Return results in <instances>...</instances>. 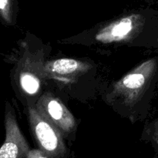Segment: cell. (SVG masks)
I'll use <instances>...</instances> for the list:
<instances>
[{
    "instance_id": "1",
    "label": "cell",
    "mask_w": 158,
    "mask_h": 158,
    "mask_svg": "<svg viewBox=\"0 0 158 158\" xmlns=\"http://www.w3.org/2000/svg\"><path fill=\"white\" fill-rule=\"evenodd\" d=\"M157 69V58L146 60L113 85L108 99L119 100L129 107L134 106L149 89Z\"/></svg>"
},
{
    "instance_id": "2",
    "label": "cell",
    "mask_w": 158,
    "mask_h": 158,
    "mask_svg": "<svg viewBox=\"0 0 158 158\" xmlns=\"http://www.w3.org/2000/svg\"><path fill=\"white\" fill-rule=\"evenodd\" d=\"M29 118L40 150L49 158H59L64 155L66 148L62 133L35 108H29Z\"/></svg>"
},
{
    "instance_id": "3",
    "label": "cell",
    "mask_w": 158,
    "mask_h": 158,
    "mask_svg": "<svg viewBox=\"0 0 158 158\" xmlns=\"http://www.w3.org/2000/svg\"><path fill=\"white\" fill-rule=\"evenodd\" d=\"M145 23L146 16L143 13H131L114 20L100 29L95 38L103 43L127 41L141 32Z\"/></svg>"
},
{
    "instance_id": "4",
    "label": "cell",
    "mask_w": 158,
    "mask_h": 158,
    "mask_svg": "<svg viewBox=\"0 0 158 158\" xmlns=\"http://www.w3.org/2000/svg\"><path fill=\"white\" fill-rule=\"evenodd\" d=\"M36 109L50 121L62 134H69L74 131L76 121L63 102L52 94H43L36 104Z\"/></svg>"
},
{
    "instance_id": "5",
    "label": "cell",
    "mask_w": 158,
    "mask_h": 158,
    "mask_svg": "<svg viewBox=\"0 0 158 158\" xmlns=\"http://www.w3.org/2000/svg\"><path fill=\"white\" fill-rule=\"evenodd\" d=\"M90 69L91 66L89 63L74 59H59L44 63V73L46 78L62 83H72Z\"/></svg>"
},
{
    "instance_id": "6",
    "label": "cell",
    "mask_w": 158,
    "mask_h": 158,
    "mask_svg": "<svg viewBox=\"0 0 158 158\" xmlns=\"http://www.w3.org/2000/svg\"><path fill=\"white\" fill-rule=\"evenodd\" d=\"M6 137L0 148V158H23L27 157L29 147L20 131L15 117L8 112L6 117Z\"/></svg>"
},
{
    "instance_id": "7",
    "label": "cell",
    "mask_w": 158,
    "mask_h": 158,
    "mask_svg": "<svg viewBox=\"0 0 158 158\" xmlns=\"http://www.w3.org/2000/svg\"><path fill=\"white\" fill-rule=\"evenodd\" d=\"M19 72L20 86L29 95H35L40 91L42 80L46 78L44 63L35 56L31 55L23 60Z\"/></svg>"
},
{
    "instance_id": "8",
    "label": "cell",
    "mask_w": 158,
    "mask_h": 158,
    "mask_svg": "<svg viewBox=\"0 0 158 158\" xmlns=\"http://www.w3.org/2000/svg\"><path fill=\"white\" fill-rule=\"evenodd\" d=\"M11 2L10 0H0V12L3 18L8 23L11 21Z\"/></svg>"
},
{
    "instance_id": "9",
    "label": "cell",
    "mask_w": 158,
    "mask_h": 158,
    "mask_svg": "<svg viewBox=\"0 0 158 158\" xmlns=\"http://www.w3.org/2000/svg\"><path fill=\"white\" fill-rule=\"evenodd\" d=\"M26 158H48V157L41 150L34 149L29 151Z\"/></svg>"
},
{
    "instance_id": "10",
    "label": "cell",
    "mask_w": 158,
    "mask_h": 158,
    "mask_svg": "<svg viewBox=\"0 0 158 158\" xmlns=\"http://www.w3.org/2000/svg\"><path fill=\"white\" fill-rule=\"evenodd\" d=\"M151 134L154 141L158 140V119L153 123L152 127L151 130Z\"/></svg>"
},
{
    "instance_id": "11",
    "label": "cell",
    "mask_w": 158,
    "mask_h": 158,
    "mask_svg": "<svg viewBox=\"0 0 158 158\" xmlns=\"http://www.w3.org/2000/svg\"><path fill=\"white\" fill-rule=\"evenodd\" d=\"M155 143H156V144H157V146L158 148V140H155Z\"/></svg>"
},
{
    "instance_id": "12",
    "label": "cell",
    "mask_w": 158,
    "mask_h": 158,
    "mask_svg": "<svg viewBox=\"0 0 158 158\" xmlns=\"http://www.w3.org/2000/svg\"><path fill=\"white\" fill-rule=\"evenodd\" d=\"M157 42H158V37H157Z\"/></svg>"
}]
</instances>
